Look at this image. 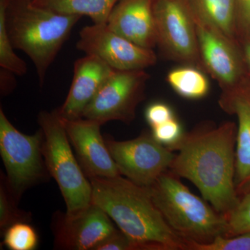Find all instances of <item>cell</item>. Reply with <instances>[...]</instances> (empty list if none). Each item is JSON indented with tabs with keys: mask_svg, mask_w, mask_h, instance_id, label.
Masks as SVG:
<instances>
[{
	"mask_svg": "<svg viewBox=\"0 0 250 250\" xmlns=\"http://www.w3.org/2000/svg\"><path fill=\"white\" fill-rule=\"evenodd\" d=\"M236 132L233 122L200 125L169 147L176 152L171 172L192 182L227 219L241 200L235 187Z\"/></svg>",
	"mask_w": 250,
	"mask_h": 250,
	"instance_id": "obj_1",
	"label": "cell"
},
{
	"mask_svg": "<svg viewBox=\"0 0 250 250\" xmlns=\"http://www.w3.org/2000/svg\"><path fill=\"white\" fill-rule=\"evenodd\" d=\"M92 203L103 210L134 243L136 250H187L153 202L148 188L118 175L88 179Z\"/></svg>",
	"mask_w": 250,
	"mask_h": 250,
	"instance_id": "obj_2",
	"label": "cell"
},
{
	"mask_svg": "<svg viewBox=\"0 0 250 250\" xmlns=\"http://www.w3.org/2000/svg\"><path fill=\"white\" fill-rule=\"evenodd\" d=\"M80 16L63 15L36 6L31 0H11L6 27L15 49L24 52L35 67L41 85Z\"/></svg>",
	"mask_w": 250,
	"mask_h": 250,
	"instance_id": "obj_3",
	"label": "cell"
},
{
	"mask_svg": "<svg viewBox=\"0 0 250 250\" xmlns=\"http://www.w3.org/2000/svg\"><path fill=\"white\" fill-rule=\"evenodd\" d=\"M148 188L166 223L184 241L208 244L228 234L226 216L192 193L170 170Z\"/></svg>",
	"mask_w": 250,
	"mask_h": 250,
	"instance_id": "obj_4",
	"label": "cell"
},
{
	"mask_svg": "<svg viewBox=\"0 0 250 250\" xmlns=\"http://www.w3.org/2000/svg\"><path fill=\"white\" fill-rule=\"evenodd\" d=\"M38 123L43 134L42 152L46 167L58 184L67 213L83 209L92 203V186L72 152L60 118L55 110L42 111Z\"/></svg>",
	"mask_w": 250,
	"mask_h": 250,
	"instance_id": "obj_5",
	"label": "cell"
},
{
	"mask_svg": "<svg viewBox=\"0 0 250 250\" xmlns=\"http://www.w3.org/2000/svg\"><path fill=\"white\" fill-rule=\"evenodd\" d=\"M42 130L33 135L23 134L0 108V154L6 169V183L18 200L48 172L42 159Z\"/></svg>",
	"mask_w": 250,
	"mask_h": 250,
	"instance_id": "obj_6",
	"label": "cell"
},
{
	"mask_svg": "<svg viewBox=\"0 0 250 250\" xmlns=\"http://www.w3.org/2000/svg\"><path fill=\"white\" fill-rule=\"evenodd\" d=\"M156 46L166 58L202 69L195 16L189 0H154Z\"/></svg>",
	"mask_w": 250,
	"mask_h": 250,
	"instance_id": "obj_7",
	"label": "cell"
},
{
	"mask_svg": "<svg viewBox=\"0 0 250 250\" xmlns=\"http://www.w3.org/2000/svg\"><path fill=\"white\" fill-rule=\"evenodd\" d=\"M149 79L145 70H115L85 107L82 118L102 125L110 121L129 124L144 100Z\"/></svg>",
	"mask_w": 250,
	"mask_h": 250,
	"instance_id": "obj_8",
	"label": "cell"
},
{
	"mask_svg": "<svg viewBox=\"0 0 250 250\" xmlns=\"http://www.w3.org/2000/svg\"><path fill=\"white\" fill-rule=\"evenodd\" d=\"M105 141L120 174L143 187H150L170 170L174 157V152L158 142L152 133H143L129 141L106 138Z\"/></svg>",
	"mask_w": 250,
	"mask_h": 250,
	"instance_id": "obj_9",
	"label": "cell"
},
{
	"mask_svg": "<svg viewBox=\"0 0 250 250\" xmlns=\"http://www.w3.org/2000/svg\"><path fill=\"white\" fill-rule=\"evenodd\" d=\"M194 16L202 68L218 82L222 92L232 90L246 82L250 76L239 42L225 36L195 13Z\"/></svg>",
	"mask_w": 250,
	"mask_h": 250,
	"instance_id": "obj_10",
	"label": "cell"
},
{
	"mask_svg": "<svg viewBox=\"0 0 250 250\" xmlns=\"http://www.w3.org/2000/svg\"><path fill=\"white\" fill-rule=\"evenodd\" d=\"M77 48L95 55L116 70H146L155 65L153 49L137 45L112 31L107 24H94L82 28Z\"/></svg>",
	"mask_w": 250,
	"mask_h": 250,
	"instance_id": "obj_11",
	"label": "cell"
},
{
	"mask_svg": "<svg viewBox=\"0 0 250 250\" xmlns=\"http://www.w3.org/2000/svg\"><path fill=\"white\" fill-rule=\"evenodd\" d=\"M112 221L93 203L75 213L58 212L52 221L54 245L59 250H94L118 230Z\"/></svg>",
	"mask_w": 250,
	"mask_h": 250,
	"instance_id": "obj_12",
	"label": "cell"
},
{
	"mask_svg": "<svg viewBox=\"0 0 250 250\" xmlns=\"http://www.w3.org/2000/svg\"><path fill=\"white\" fill-rule=\"evenodd\" d=\"M60 119L76 152L77 160L88 179L121 174L100 131L102 125L83 118Z\"/></svg>",
	"mask_w": 250,
	"mask_h": 250,
	"instance_id": "obj_13",
	"label": "cell"
},
{
	"mask_svg": "<svg viewBox=\"0 0 250 250\" xmlns=\"http://www.w3.org/2000/svg\"><path fill=\"white\" fill-rule=\"evenodd\" d=\"M218 103L238 119L235 187L241 199L250 191V77L236 88L222 92Z\"/></svg>",
	"mask_w": 250,
	"mask_h": 250,
	"instance_id": "obj_14",
	"label": "cell"
},
{
	"mask_svg": "<svg viewBox=\"0 0 250 250\" xmlns=\"http://www.w3.org/2000/svg\"><path fill=\"white\" fill-rule=\"evenodd\" d=\"M114 70L95 55L85 54L77 59L74 63L73 78L66 99L55 110L58 116L66 120L82 118L85 107Z\"/></svg>",
	"mask_w": 250,
	"mask_h": 250,
	"instance_id": "obj_15",
	"label": "cell"
},
{
	"mask_svg": "<svg viewBox=\"0 0 250 250\" xmlns=\"http://www.w3.org/2000/svg\"><path fill=\"white\" fill-rule=\"evenodd\" d=\"M154 0H119L112 9L106 24L117 34L140 46H156Z\"/></svg>",
	"mask_w": 250,
	"mask_h": 250,
	"instance_id": "obj_16",
	"label": "cell"
},
{
	"mask_svg": "<svg viewBox=\"0 0 250 250\" xmlns=\"http://www.w3.org/2000/svg\"><path fill=\"white\" fill-rule=\"evenodd\" d=\"M194 13L229 39L238 42L236 0H189Z\"/></svg>",
	"mask_w": 250,
	"mask_h": 250,
	"instance_id": "obj_17",
	"label": "cell"
},
{
	"mask_svg": "<svg viewBox=\"0 0 250 250\" xmlns=\"http://www.w3.org/2000/svg\"><path fill=\"white\" fill-rule=\"evenodd\" d=\"M119 0H31L36 6L63 15L88 16L94 24H106Z\"/></svg>",
	"mask_w": 250,
	"mask_h": 250,
	"instance_id": "obj_18",
	"label": "cell"
},
{
	"mask_svg": "<svg viewBox=\"0 0 250 250\" xmlns=\"http://www.w3.org/2000/svg\"><path fill=\"white\" fill-rule=\"evenodd\" d=\"M166 80L176 93L188 100L204 98L209 92L208 78L202 69L193 65H184L171 70Z\"/></svg>",
	"mask_w": 250,
	"mask_h": 250,
	"instance_id": "obj_19",
	"label": "cell"
},
{
	"mask_svg": "<svg viewBox=\"0 0 250 250\" xmlns=\"http://www.w3.org/2000/svg\"><path fill=\"white\" fill-rule=\"evenodd\" d=\"M18 200L6 183L5 175L0 182V229L4 233L6 229L20 222L30 223L31 213L20 209Z\"/></svg>",
	"mask_w": 250,
	"mask_h": 250,
	"instance_id": "obj_20",
	"label": "cell"
},
{
	"mask_svg": "<svg viewBox=\"0 0 250 250\" xmlns=\"http://www.w3.org/2000/svg\"><path fill=\"white\" fill-rule=\"evenodd\" d=\"M6 6L0 5V67L18 76L25 75L27 65L14 52L6 27Z\"/></svg>",
	"mask_w": 250,
	"mask_h": 250,
	"instance_id": "obj_21",
	"label": "cell"
},
{
	"mask_svg": "<svg viewBox=\"0 0 250 250\" xmlns=\"http://www.w3.org/2000/svg\"><path fill=\"white\" fill-rule=\"evenodd\" d=\"M4 243L11 250H33L38 246L39 236L29 223L20 222L5 230Z\"/></svg>",
	"mask_w": 250,
	"mask_h": 250,
	"instance_id": "obj_22",
	"label": "cell"
},
{
	"mask_svg": "<svg viewBox=\"0 0 250 250\" xmlns=\"http://www.w3.org/2000/svg\"><path fill=\"white\" fill-rule=\"evenodd\" d=\"M185 243L187 250H250V231L233 236H219L208 244Z\"/></svg>",
	"mask_w": 250,
	"mask_h": 250,
	"instance_id": "obj_23",
	"label": "cell"
},
{
	"mask_svg": "<svg viewBox=\"0 0 250 250\" xmlns=\"http://www.w3.org/2000/svg\"><path fill=\"white\" fill-rule=\"evenodd\" d=\"M226 236H233L250 231V191L241 197L239 203L228 217Z\"/></svg>",
	"mask_w": 250,
	"mask_h": 250,
	"instance_id": "obj_24",
	"label": "cell"
},
{
	"mask_svg": "<svg viewBox=\"0 0 250 250\" xmlns=\"http://www.w3.org/2000/svg\"><path fill=\"white\" fill-rule=\"evenodd\" d=\"M152 130L154 139L168 147L178 142L184 134L182 125L176 118L152 127Z\"/></svg>",
	"mask_w": 250,
	"mask_h": 250,
	"instance_id": "obj_25",
	"label": "cell"
},
{
	"mask_svg": "<svg viewBox=\"0 0 250 250\" xmlns=\"http://www.w3.org/2000/svg\"><path fill=\"white\" fill-rule=\"evenodd\" d=\"M236 31L238 42L250 39V0H236Z\"/></svg>",
	"mask_w": 250,
	"mask_h": 250,
	"instance_id": "obj_26",
	"label": "cell"
},
{
	"mask_svg": "<svg viewBox=\"0 0 250 250\" xmlns=\"http://www.w3.org/2000/svg\"><path fill=\"white\" fill-rule=\"evenodd\" d=\"M175 118L172 108L165 103H156L149 105L146 111V118L151 127L163 124Z\"/></svg>",
	"mask_w": 250,
	"mask_h": 250,
	"instance_id": "obj_27",
	"label": "cell"
},
{
	"mask_svg": "<svg viewBox=\"0 0 250 250\" xmlns=\"http://www.w3.org/2000/svg\"><path fill=\"white\" fill-rule=\"evenodd\" d=\"M94 250H136L134 243L121 230L104 240Z\"/></svg>",
	"mask_w": 250,
	"mask_h": 250,
	"instance_id": "obj_28",
	"label": "cell"
},
{
	"mask_svg": "<svg viewBox=\"0 0 250 250\" xmlns=\"http://www.w3.org/2000/svg\"><path fill=\"white\" fill-rule=\"evenodd\" d=\"M14 75L12 72L1 68V95H7L14 90Z\"/></svg>",
	"mask_w": 250,
	"mask_h": 250,
	"instance_id": "obj_29",
	"label": "cell"
},
{
	"mask_svg": "<svg viewBox=\"0 0 250 250\" xmlns=\"http://www.w3.org/2000/svg\"><path fill=\"white\" fill-rule=\"evenodd\" d=\"M243 58H244L245 62L248 70V74L250 77V39L243 42Z\"/></svg>",
	"mask_w": 250,
	"mask_h": 250,
	"instance_id": "obj_30",
	"label": "cell"
},
{
	"mask_svg": "<svg viewBox=\"0 0 250 250\" xmlns=\"http://www.w3.org/2000/svg\"><path fill=\"white\" fill-rule=\"evenodd\" d=\"M11 0H0V4H4L5 6H9Z\"/></svg>",
	"mask_w": 250,
	"mask_h": 250,
	"instance_id": "obj_31",
	"label": "cell"
}]
</instances>
